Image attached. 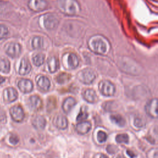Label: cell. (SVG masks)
<instances>
[{
  "mask_svg": "<svg viewBox=\"0 0 158 158\" xmlns=\"http://www.w3.org/2000/svg\"><path fill=\"white\" fill-rule=\"evenodd\" d=\"M89 48L94 52L99 54H104L109 50L108 41L103 36L96 35L92 36L88 42Z\"/></svg>",
  "mask_w": 158,
  "mask_h": 158,
  "instance_id": "6da1fadb",
  "label": "cell"
},
{
  "mask_svg": "<svg viewBox=\"0 0 158 158\" xmlns=\"http://www.w3.org/2000/svg\"><path fill=\"white\" fill-rule=\"evenodd\" d=\"M59 9L68 15H74L80 11V6L75 0H59Z\"/></svg>",
  "mask_w": 158,
  "mask_h": 158,
  "instance_id": "7a4b0ae2",
  "label": "cell"
},
{
  "mask_svg": "<svg viewBox=\"0 0 158 158\" xmlns=\"http://www.w3.org/2000/svg\"><path fill=\"white\" fill-rule=\"evenodd\" d=\"M98 88L101 93L105 96H112L115 93V86L109 81L105 80L101 81Z\"/></svg>",
  "mask_w": 158,
  "mask_h": 158,
  "instance_id": "3957f363",
  "label": "cell"
},
{
  "mask_svg": "<svg viewBox=\"0 0 158 158\" xmlns=\"http://www.w3.org/2000/svg\"><path fill=\"white\" fill-rule=\"evenodd\" d=\"M146 114L152 118H157V99L156 98L149 101L145 106Z\"/></svg>",
  "mask_w": 158,
  "mask_h": 158,
  "instance_id": "277c9868",
  "label": "cell"
},
{
  "mask_svg": "<svg viewBox=\"0 0 158 158\" xmlns=\"http://www.w3.org/2000/svg\"><path fill=\"white\" fill-rule=\"evenodd\" d=\"M10 115L12 119L15 122H22L25 118V113L20 106H14L10 109Z\"/></svg>",
  "mask_w": 158,
  "mask_h": 158,
  "instance_id": "5b68a950",
  "label": "cell"
},
{
  "mask_svg": "<svg viewBox=\"0 0 158 158\" xmlns=\"http://www.w3.org/2000/svg\"><path fill=\"white\" fill-rule=\"evenodd\" d=\"M80 80L85 84L89 85L92 83L96 78L94 72L91 69H85L80 74Z\"/></svg>",
  "mask_w": 158,
  "mask_h": 158,
  "instance_id": "8992f818",
  "label": "cell"
},
{
  "mask_svg": "<svg viewBox=\"0 0 158 158\" xmlns=\"http://www.w3.org/2000/svg\"><path fill=\"white\" fill-rule=\"evenodd\" d=\"M28 5L31 10L35 12H40L44 10L48 4L44 0H29Z\"/></svg>",
  "mask_w": 158,
  "mask_h": 158,
  "instance_id": "52a82bcc",
  "label": "cell"
},
{
  "mask_svg": "<svg viewBox=\"0 0 158 158\" xmlns=\"http://www.w3.org/2000/svg\"><path fill=\"white\" fill-rule=\"evenodd\" d=\"M43 21L44 27L48 30L54 29L59 24L57 19L51 14L45 15L43 18Z\"/></svg>",
  "mask_w": 158,
  "mask_h": 158,
  "instance_id": "ba28073f",
  "label": "cell"
},
{
  "mask_svg": "<svg viewBox=\"0 0 158 158\" xmlns=\"http://www.w3.org/2000/svg\"><path fill=\"white\" fill-rule=\"evenodd\" d=\"M6 53L11 57H17L21 53L20 45L17 43H12L9 44L7 46Z\"/></svg>",
  "mask_w": 158,
  "mask_h": 158,
  "instance_id": "9c48e42d",
  "label": "cell"
},
{
  "mask_svg": "<svg viewBox=\"0 0 158 158\" xmlns=\"http://www.w3.org/2000/svg\"><path fill=\"white\" fill-rule=\"evenodd\" d=\"M18 87L22 92L28 93L33 90V85L30 80L22 79L18 83Z\"/></svg>",
  "mask_w": 158,
  "mask_h": 158,
  "instance_id": "30bf717a",
  "label": "cell"
},
{
  "mask_svg": "<svg viewBox=\"0 0 158 158\" xmlns=\"http://www.w3.org/2000/svg\"><path fill=\"white\" fill-rule=\"evenodd\" d=\"M54 126L60 130H64L68 126V120L67 118L62 115H58L55 117L53 120Z\"/></svg>",
  "mask_w": 158,
  "mask_h": 158,
  "instance_id": "8fae6325",
  "label": "cell"
},
{
  "mask_svg": "<svg viewBox=\"0 0 158 158\" xmlns=\"http://www.w3.org/2000/svg\"><path fill=\"white\" fill-rule=\"evenodd\" d=\"M91 128V124L88 121H81L77 123L75 130L80 135H85L88 133Z\"/></svg>",
  "mask_w": 158,
  "mask_h": 158,
  "instance_id": "7c38bea8",
  "label": "cell"
},
{
  "mask_svg": "<svg viewBox=\"0 0 158 158\" xmlns=\"http://www.w3.org/2000/svg\"><path fill=\"white\" fill-rule=\"evenodd\" d=\"M42 104L41 99L38 96H31L28 99L29 107L31 110L34 111L39 110L41 108Z\"/></svg>",
  "mask_w": 158,
  "mask_h": 158,
  "instance_id": "4fadbf2b",
  "label": "cell"
},
{
  "mask_svg": "<svg viewBox=\"0 0 158 158\" xmlns=\"http://www.w3.org/2000/svg\"><path fill=\"white\" fill-rule=\"evenodd\" d=\"M46 120L42 115H37L32 120V125L38 130H43L46 127Z\"/></svg>",
  "mask_w": 158,
  "mask_h": 158,
  "instance_id": "5bb4252c",
  "label": "cell"
},
{
  "mask_svg": "<svg viewBox=\"0 0 158 158\" xmlns=\"http://www.w3.org/2000/svg\"><path fill=\"white\" fill-rule=\"evenodd\" d=\"M38 87L43 91H48L50 88V81L45 76H38L36 79Z\"/></svg>",
  "mask_w": 158,
  "mask_h": 158,
  "instance_id": "9a60e30c",
  "label": "cell"
},
{
  "mask_svg": "<svg viewBox=\"0 0 158 158\" xmlns=\"http://www.w3.org/2000/svg\"><path fill=\"white\" fill-rule=\"evenodd\" d=\"M76 103L77 102L73 98L69 97L66 98L64 100L62 106L64 112L67 114H69L71 111L72 108L76 105Z\"/></svg>",
  "mask_w": 158,
  "mask_h": 158,
  "instance_id": "2e32d148",
  "label": "cell"
},
{
  "mask_svg": "<svg viewBox=\"0 0 158 158\" xmlns=\"http://www.w3.org/2000/svg\"><path fill=\"white\" fill-rule=\"evenodd\" d=\"M83 98L84 99L91 104H93L97 102L98 96L94 90L92 89H88L85 90L83 93Z\"/></svg>",
  "mask_w": 158,
  "mask_h": 158,
  "instance_id": "e0dca14e",
  "label": "cell"
},
{
  "mask_svg": "<svg viewBox=\"0 0 158 158\" xmlns=\"http://www.w3.org/2000/svg\"><path fill=\"white\" fill-rule=\"evenodd\" d=\"M31 69V67L29 62L27 59H23L20 62L19 73L20 75H25L29 73Z\"/></svg>",
  "mask_w": 158,
  "mask_h": 158,
  "instance_id": "ac0fdd59",
  "label": "cell"
},
{
  "mask_svg": "<svg viewBox=\"0 0 158 158\" xmlns=\"http://www.w3.org/2000/svg\"><path fill=\"white\" fill-rule=\"evenodd\" d=\"M5 96L9 102H12L17 99L18 93L14 88L10 87L5 90Z\"/></svg>",
  "mask_w": 158,
  "mask_h": 158,
  "instance_id": "d6986e66",
  "label": "cell"
},
{
  "mask_svg": "<svg viewBox=\"0 0 158 158\" xmlns=\"http://www.w3.org/2000/svg\"><path fill=\"white\" fill-rule=\"evenodd\" d=\"M78 64H79L78 59L75 54L73 53H70L68 55V57H67L68 69H75L78 65Z\"/></svg>",
  "mask_w": 158,
  "mask_h": 158,
  "instance_id": "ffe728a7",
  "label": "cell"
},
{
  "mask_svg": "<svg viewBox=\"0 0 158 158\" xmlns=\"http://www.w3.org/2000/svg\"><path fill=\"white\" fill-rule=\"evenodd\" d=\"M59 67V62L55 57H51L48 61V70L51 73L55 72Z\"/></svg>",
  "mask_w": 158,
  "mask_h": 158,
  "instance_id": "44dd1931",
  "label": "cell"
},
{
  "mask_svg": "<svg viewBox=\"0 0 158 158\" xmlns=\"http://www.w3.org/2000/svg\"><path fill=\"white\" fill-rule=\"evenodd\" d=\"M111 121L120 127H123L125 125V120L119 114H114L110 116Z\"/></svg>",
  "mask_w": 158,
  "mask_h": 158,
  "instance_id": "7402d4cb",
  "label": "cell"
},
{
  "mask_svg": "<svg viewBox=\"0 0 158 158\" xmlns=\"http://www.w3.org/2000/svg\"><path fill=\"white\" fill-rule=\"evenodd\" d=\"M10 70V62L4 57L0 58V71L1 72L7 73Z\"/></svg>",
  "mask_w": 158,
  "mask_h": 158,
  "instance_id": "603a6c76",
  "label": "cell"
},
{
  "mask_svg": "<svg viewBox=\"0 0 158 158\" xmlns=\"http://www.w3.org/2000/svg\"><path fill=\"white\" fill-rule=\"evenodd\" d=\"M115 141L117 143L122 144H128L129 142V137L128 135L126 133H122L117 135L115 137Z\"/></svg>",
  "mask_w": 158,
  "mask_h": 158,
  "instance_id": "cb8c5ba5",
  "label": "cell"
},
{
  "mask_svg": "<svg viewBox=\"0 0 158 158\" xmlns=\"http://www.w3.org/2000/svg\"><path fill=\"white\" fill-rule=\"evenodd\" d=\"M32 47L34 49H40L42 48L43 45V40L41 37L40 36H36L33 38L31 43Z\"/></svg>",
  "mask_w": 158,
  "mask_h": 158,
  "instance_id": "d4e9b609",
  "label": "cell"
},
{
  "mask_svg": "<svg viewBox=\"0 0 158 158\" xmlns=\"http://www.w3.org/2000/svg\"><path fill=\"white\" fill-rule=\"evenodd\" d=\"M70 79V75L67 73H62L59 75L56 78L57 83L63 84L67 82Z\"/></svg>",
  "mask_w": 158,
  "mask_h": 158,
  "instance_id": "484cf974",
  "label": "cell"
},
{
  "mask_svg": "<svg viewBox=\"0 0 158 158\" xmlns=\"http://www.w3.org/2000/svg\"><path fill=\"white\" fill-rule=\"evenodd\" d=\"M44 56L42 54H37L33 58V63L36 66L41 65L44 61Z\"/></svg>",
  "mask_w": 158,
  "mask_h": 158,
  "instance_id": "4316f807",
  "label": "cell"
},
{
  "mask_svg": "<svg viewBox=\"0 0 158 158\" xmlns=\"http://www.w3.org/2000/svg\"><path fill=\"white\" fill-rule=\"evenodd\" d=\"M88 117V114L86 110L85 109L81 108L77 117V120L78 122V121L81 122V121H83L84 120L86 119Z\"/></svg>",
  "mask_w": 158,
  "mask_h": 158,
  "instance_id": "83f0119b",
  "label": "cell"
},
{
  "mask_svg": "<svg viewBox=\"0 0 158 158\" xmlns=\"http://www.w3.org/2000/svg\"><path fill=\"white\" fill-rule=\"evenodd\" d=\"M98 140L100 143H104L107 139V135L103 131H99L97 135Z\"/></svg>",
  "mask_w": 158,
  "mask_h": 158,
  "instance_id": "f1b7e54d",
  "label": "cell"
},
{
  "mask_svg": "<svg viewBox=\"0 0 158 158\" xmlns=\"http://www.w3.org/2000/svg\"><path fill=\"white\" fill-rule=\"evenodd\" d=\"M8 35V29L4 25H0V40L6 38Z\"/></svg>",
  "mask_w": 158,
  "mask_h": 158,
  "instance_id": "f546056e",
  "label": "cell"
},
{
  "mask_svg": "<svg viewBox=\"0 0 158 158\" xmlns=\"http://www.w3.org/2000/svg\"><path fill=\"white\" fill-rule=\"evenodd\" d=\"M134 125L137 128H142L145 125V122L141 117H136L134 120Z\"/></svg>",
  "mask_w": 158,
  "mask_h": 158,
  "instance_id": "4dcf8cb0",
  "label": "cell"
},
{
  "mask_svg": "<svg viewBox=\"0 0 158 158\" xmlns=\"http://www.w3.org/2000/svg\"><path fill=\"white\" fill-rule=\"evenodd\" d=\"M106 151L110 154H115L118 151V148L114 144H109L106 148Z\"/></svg>",
  "mask_w": 158,
  "mask_h": 158,
  "instance_id": "1f68e13d",
  "label": "cell"
},
{
  "mask_svg": "<svg viewBox=\"0 0 158 158\" xmlns=\"http://www.w3.org/2000/svg\"><path fill=\"white\" fill-rule=\"evenodd\" d=\"M19 138L17 136V135H16L15 134L10 135V136L9 137V142L11 144L15 145L19 143Z\"/></svg>",
  "mask_w": 158,
  "mask_h": 158,
  "instance_id": "d6a6232c",
  "label": "cell"
},
{
  "mask_svg": "<svg viewBox=\"0 0 158 158\" xmlns=\"http://www.w3.org/2000/svg\"><path fill=\"white\" fill-rule=\"evenodd\" d=\"M6 121H7V119H6V113L2 108H0V122L5 123Z\"/></svg>",
  "mask_w": 158,
  "mask_h": 158,
  "instance_id": "836d02e7",
  "label": "cell"
},
{
  "mask_svg": "<svg viewBox=\"0 0 158 158\" xmlns=\"http://www.w3.org/2000/svg\"><path fill=\"white\" fill-rule=\"evenodd\" d=\"M52 105V106L54 107L55 105H56V101H55V99L54 98H52V101H51V99L50 98L48 102V109L49 110H51L52 109V107H51V106Z\"/></svg>",
  "mask_w": 158,
  "mask_h": 158,
  "instance_id": "e575fe53",
  "label": "cell"
},
{
  "mask_svg": "<svg viewBox=\"0 0 158 158\" xmlns=\"http://www.w3.org/2000/svg\"><path fill=\"white\" fill-rule=\"evenodd\" d=\"M126 152L127 154V155L130 157V158H135V157H136V155L130 149H127L126 151Z\"/></svg>",
  "mask_w": 158,
  "mask_h": 158,
  "instance_id": "d590c367",
  "label": "cell"
},
{
  "mask_svg": "<svg viewBox=\"0 0 158 158\" xmlns=\"http://www.w3.org/2000/svg\"><path fill=\"white\" fill-rule=\"evenodd\" d=\"M4 81H5V78H4L0 75V84H2Z\"/></svg>",
  "mask_w": 158,
  "mask_h": 158,
  "instance_id": "8d00e7d4",
  "label": "cell"
},
{
  "mask_svg": "<svg viewBox=\"0 0 158 158\" xmlns=\"http://www.w3.org/2000/svg\"><path fill=\"white\" fill-rule=\"evenodd\" d=\"M99 158H108V157L105 154H101Z\"/></svg>",
  "mask_w": 158,
  "mask_h": 158,
  "instance_id": "74e56055",
  "label": "cell"
},
{
  "mask_svg": "<svg viewBox=\"0 0 158 158\" xmlns=\"http://www.w3.org/2000/svg\"><path fill=\"white\" fill-rule=\"evenodd\" d=\"M115 158H123L121 156H117Z\"/></svg>",
  "mask_w": 158,
  "mask_h": 158,
  "instance_id": "f35d334b",
  "label": "cell"
}]
</instances>
